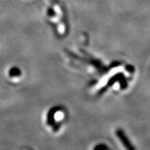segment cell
Segmentation results:
<instances>
[{
    "label": "cell",
    "instance_id": "7a4b0ae2",
    "mask_svg": "<svg viewBox=\"0 0 150 150\" xmlns=\"http://www.w3.org/2000/svg\"><path fill=\"white\" fill-rule=\"evenodd\" d=\"M8 75L10 77H18L21 75V71L17 67H11L8 71Z\"/></svg>",
    "mask_w": 150,
    "mask_h": 150
},
{
    "label": "cell",
    "instance_id": "6da1fadb",
    "mask_svg": "<svg viewBox=\"0 0 150 150\" xmlns=\"http://www.w3.org/2000/svg\"><path fill=\"white\" fill-rule=\"evenodd\" d=\"M116 135H117L119 140H120L122 144L127 150H136V148L132 145V143L130 142V140H129V138L126 136V135L125 134L123 131H118L116 132Z\"/></svg>",
    "mask_w": 150,
    "mask_h": 150
}]
</instances>
